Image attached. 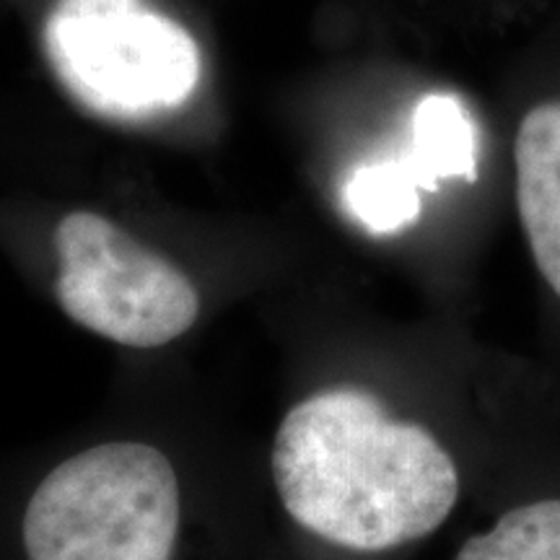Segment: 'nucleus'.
<instances>
[{
	"label": "nucleus",
	"mask_w": 560,
	"mask_h": 560,
	"mask_svg": "<svg viewBox=\"0 0 560 560\" xmlns=\"http://www.w3.org/2000/svg\"><path fill=\"white\" fill-rule=\"evenodd\" d=\"M272 478L306 535L363 560L429 540L462 493L457 462L425 425L353 387L319 392L283 418Z\"/></svg>",
	"instance_id": "nucleus-1"
},
{
	"label": "nucleus",
	"mask_w": 560,
	"mask_h": 560,
	"mask_svg": "<svg viewBox=\"0 0 560 560\" xmlns=\"http://www.w3.org/2000/svg\"><path fill=\"white\" fill-rule=\"evenodd\" d=\"M172 462L138 441L91 446L55 467L21 520L24 560H179Z\"/></svg>",
	"instance_id": "nucleus-2"
},
{
	"label": "nucleus",
	"mask_w": 560,
	"mask_h": 560,
	"mask_svg": "<svg viewBox=\"0 0 560 560\" xmlns=\"http://www.w3.org/2000/svg\"><path fill=\"white\" fill-rule=\"evenodd\" d=\"M42 39L62 89L107 120H153L200 83L198 42L153 0H55Z\"/></svg>",
	"instance_id": "nucleus-3"
},
{
	"label": "nucleus",
	"mask_w": 560,
	"mask_h": 560,
	"mask_svg": "<svg viewBox=\"0 0 560 560\" xmlns=\"http://www.w3.org/2000/svg\"><path fill=\"white\" fill-rule=\"evenodd\" d=\"M55 252L62 312L102 338L159 348L198 322L190 278L100 213H68L55 229Z\"/></svg>",
	"instance_id": "nucleus-4"
},
{
	"label": "nucleus",
	"mask_w": 560,
	"mask_h": 560,
	"mask_svg": "<svg viewBox=\"0 0 560 560\" xmlns=\"http://www.w3.org/2000/svg\"><path fill=\"white\" fill-rule=\"evenodd\" d=\"M514 198L532 265L560 304V96L532 104L516 125Z\"/></svg>",
	"instance_id": "nucleus-5"
},
{
	"label": "nucleus",
	"mask_w": 560,
	"mask_h": 560,
	"mask_svg": "<svg viewBox=\"0 0 560 560\" xmlns=\"http://www.w3.org/2000/svg\"><path fill=\"white\" fill-rule=\"evenodd\" d=\"M452 560H560V493L511 503Z\"/></svg>",
	"instance_id": "nucleus-6"
},
{
	"label": "nucleus",
	"mask_w": 560,
	"mask_h": 560,
	"mask_svg": "<svg viewBox=\"0 0 560 560\" xmlns=\"http://www.w3.org/2000/svg\"><path fill=\"white\" fill-rule=\"evenodd\" d=\"M410 166L425 187L450 177L475 179V130L454 96L431 94L416 107Z\"/></svg>",
	"instance_id": "nucleus-7"
},
{
	"label": "nucleus",
	"mask_w": 560,
	"mask_h": 560,
	"mask_svg": "<svg viewBox=\"0 0 560 560\" xmlns=\"http://www.w3.org/2000/svg\"><path fill=\"white\" fill-rule=\"evenodd\" d=\"M418 174L402 161L361 166L346 185L350 213L376 234H389L418 219Z\"/></svg>",
	"instance_id": "nucleus-8"
}]
</instances>
